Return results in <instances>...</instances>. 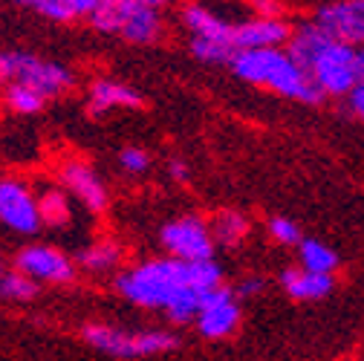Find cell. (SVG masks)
<instances>
[{"instance_id": "cell-1", "label": "cell", "mask_w": 364, "mask_h": 361, "mask_svg": "<svg viewBox=\"0 0 364 361\" xmlns=\"http://www.w3.org/2000/svg\"><path fill=\"white\" fill-rule=\"evenodd\" d=\"M232 72L255 87H266L272 93L304 102V104H318L327 96L321 87L312 81V75L287 53V50H249L237 53L232 61Z\"/></svg>"}, {"instance_id": "cell-2", "label": "cell", "mask_w": 364, "mask_h": 361, "mask_svg": "<svg viewBox=\"0 0 364 361\" xmlns=\"http://www.w3.org/2000/svg\"><path fill=\"white\" fill-rule=\"evenodd\" d=\"M194 286V263L176 260V257H154L142 260L116 278V292L142 309H162L171 303V298Z\"/></svg>"}, {"instance_id": "cell-3", "label": "cell", "mask_w": 364, "mask_h": 361, "mask_svg": "<svg viewBox=\"0 0 364 361\" xmlns=\"http://www.w3.org/2000/svg\"><path fill=\"white\" fill-rule=\"evenodd\" d=\"M96 32L122 35L133 43H156L162 35V15L139 0H102L99 9L87 18Z\"/></svg>"}, {"instance_id": "cell-4", "label": "cell", "mask_w": 364, "mask_h": 361, "mask_svg": "<svg viewBox=\"0 0 364 361\" xmlns=\"http://www.w3.org/2000/svg\"><path fill=\"white\" fill-rule=\"evenodd\" d=\"M81 338L105 352V355H113V358H151V355H165L171 350H176V335L173 333H165V330H136V333H127V330H119V327H110V324H87L81 330Z\"/></svg>"}, {"instance_id": "cell-5", "label": "cell", "mask_w": 364, "mask_h": 361, "mask_svg": "<svg viewBox=\"0 0 364 361\" xmlns=\"http://www.w3.org/2000/svg\"><path fill=\"white\" fill-rule=\"evenodd\" d=\"M0 75L6 78V84H26L38 90L43 99H55L73 87V72L64 64L43 61L23 50H6L0 55Z\"/></svg>"}, {"instance_id": "cell-6", "label": "cell", "mask_w": 364, "mask_h": 361, "mask_svg": "<svg viewBox=\"0 0 364 361\" xmlns=\"http://www.w3.org/2000/svg\"><path fill=\"white\" fill-rule=\"evenodd\" d=\"M159 243L168 252V257L186 260V263H203V260H214V235L211 225L203 217H179L168 225H162L159 232Z\"/></svg>"}, {"instance_id": "cell-7", "label": "cell", "mask_w": 364, "mask_h": 361, "mask_svg": "<svg viewBox=\"0 0 364 361\" xmlns=\"http://www.w3.org/2000/svg\"><path fill=\"white\" fill-rule=\"evenodd\" d=\"M312 81L321 87L324 96L341 99L350 96L358 87V64H355V50L341 41H333L330 47L318 55V61L309 70Z\"/></svg>"}, {"instance_id": "cell-8", "label": "cell", "mask_w": 364, "mask_h": 361, "mask_svg": "<svg viewBox=\"0 0 364 361\" xmlns=\"http://www.w3.org/2000/svg\"><path fill=\"white\" fill-rule=\"evenodd\" d=\"M0 220L9 232L21 237H32L43 229V217H41V203L32 194V188L15 176H6L0 183Z\"/></svg>"}, {"instance_id": "cell-9", "label": "cell", "mask_w": 364, "mask_h": 361, "mask_svg": "<svg viewBox=\"0 0 364 361\" xmlns=\"http://www.w3.org/2000/svg\"><path fill=\"white\" fill-rule=\"evenodd\" d=\"M15 269H21L23 275H29L35 284H73L78 263L70 260L61 249L43 246V243H29L15 252Z\"/></svg>"}, {"instance_id": "cell-10", "label": "cell", "mask_w": 364, "mask_h": 361, "mask_svg": "<svg viewBox=\"0 0 364 361\" xmlns=\"http://www.w3.org/2000/svg\"><path fill=\"white\" fill-rule=\"evenodd\" d=\"M240 324V303H237V295L235 289L229 286H217L211 292H205L203 298V309L197 315V333L203 338H211V341H220V338H229Z\"/></svg>"}, {"instance_id": "cell-11", "label": "cell", "mask_w": 364, "mask_h": 361, "mask_svg": "<svg viewBox=\"0 0 364 361\" xmlns=\"http://www.w3.org/2000/svg\"><path fill=\"white\" fill-rule=\"evenodd\" d=\"M312 21L347 47H364V0H333V4L318 9Z\"/></svg>"}, {"instance_id": "cell-12", "label": "cell", "mask_w": 364, "mask_h": 361, "mask_svg": "<svg viewBox=\"0 0 364 361\" xmlns=\"http://www.w3.org/2000/svg\"><path fill=\"white\" fill-rule=\"evenodd\" d=\"M58 176H61V185H64V188H67V191H70V194H73L90 214H102V211L107 208L110 194H107L105 183L99 179V173L90 168L87 162L70 159V162L61 165Z\"/></svg>"}, {"instance_id": "cell-13", "label": "cell", "mask_w": 364, "mask_h": 361, "mask_svg": "<svg viewBox=\"0 0 364 361\" xmlns=\"http://www.w3.org/2000/svg\"><path fill=\"white\" fill-rule=\"evenodd\" d=\"M292 38V29L281 18H252L243 23H235L232 47L237 53L249 50H284Z\"/></svg>"}, {"instance_id": "cell-14", "label": "cell", "mask_w": 364, "mask_h": 361, "mask_svg": "<svg viewBox=\"0 0 364 361\" xmlns=\"http://www.w3.org/2000/svg\"><path fill=\"white\" fill-rule=\"evenodd\" d=\"M281 286L295 301H321L336 289V278L321 275V272H309L304 266H289L281 272Z\"/></svg>"}, {"instance_id": "cell-15", "label": "cell", "mask_w": 364, "mask_h": 361, "mask_svg": "<svg viewBox=\"0 0 364 361\" xmlns=\"http://www.w3.org/2000/svg\"><path fill=\"white\" fill-rule=\"evenodd\" d=\"M142 104H145V102H142V96L136 93V90H130V87H124V84H119V81L102 78V81H96L93 87H90L87 113L93 116V119H99L102 113L116 110V107L133 110V107H142Z\"/></svg>"}, {"instance_id": "cell-16", "label": "cell", "mask_w": 364, "mask_h": 361, "mask_svg": "<svg viewBox=\"0 0 364 361\" xmlns=\"http://www.w3.org/2000/svg\"><path fill=\"white\" fill-rule=\"evenodd\" d=\"M333 41H336V38H330L315 21H309V23H301V26L292 32V38H289V43H287V53L309 72L312 64L318 61V55H321Z\"/></svg>"}, {"instance_id": "cell-17", "label": "cell", "mask_w": 364, "mask_h": 361, "mask_svg": "<svg viewBox=\"0 0 364 361\" xmlns=\"http://www.w3.org/2000/svg\"><path fill=\"white\" fill-rule=\"evenodd\" d=\"M18 6L38 12L41 18H50L55 23H70V21H81L90 18L102 0H15Z\"/></svg>"}, {"instance_id": "cell-18", "label": "cell", "mask_w": 364, "mask_h": 361, "mask_svg": "<svg viewBox=\"0 0 364 361\" xmlns=\"http://www.w3.org/2000/svg\"><path fill=\"white\" fill-rule=\"evenodd\" d=\"M182 23L194 38H205V41H223V43H232L235 35V23L223 21L220 15H214L211 9L200 6V4H188L182 9Z\"/></svg>"}, {"instance_id": "cell-19", "label": "cell", "mask_w": 364, "mask_h": 361, "mask_svg": "<svg viewBox=\"0 0 364 361\" xmlns=\"http://www.w3.org/2000/svg\"><path fill=\"white\" fill-rule=\"evenodd\" d=\"M208 225H211L214 243L217 246H225V249H237L246 240V235H249V217L240 214V211H235V208L217 211Z\"/></svg>"}, {"instance_id": "cell-20", "label": "cell", "mask_w": 364, "mask_h": 361, "mask_svg": "<svg viewBox=\"0 0 364 361\" xmlns=\"http://www.w3.org/2000/svg\"><path fill=\"white\" fill-rule=\"evenodd\" d=\"M75 263H78V269H84V272H93V275L113 272V269L122 263V246L113 243V240H99L93 246L81 249Z\"/></svg>"}, {"instance_id": "cell-21", "label": "cell", "mask_w": 364, "mask_h": 361, "mask_svg": "<svg viewBox=\"0 0 364 361\" xmlns=\"http://www.w3.org/2000/svg\"><path fill=\"white\" fill-rule=\"evenodd\" d=\"M203 298H205V292H200L197 286L179 289V292L171 298V303L165 306L168 321L176 324V327L194 324V321H197V315H200V309H203Z\"/></svg>"}, {"instance_id": "cell-22", "label": "cell", "mask_w": 364, "mask_h": 361, "mask_svg": "<svg viewBox=\"0 0 364 361\" xmlns=\"http://www.w3.org/2000/svg\"><path fill=\"white\" fill-rule=\"evenodd\" d=\"M298 266L309 269V272H321V275H333L338 269V254L321 243V240H312V237H304V243L298 246Z\"/></svg>"}, {"instance_id": "cell-23", "label": "cell", "mask_w": 364, "mask_h": 361, "mask_svg": "<svg viewBox=\"0 0 364 361\" xmlns=\"http://www.w3.org/2000/svg\"><path fill=\"white\" fill-rule=\"evenodd\" d=\"M38 203H41L43 225H50V229L70 225L73 208H70V194H64V188H47L43 194H38Z\"/></svg>"}, {"instance_id": "cell-24", "label": "cell", "mask_w": 364, "mask_h": 361, "mask_svg": "<svg viewBox=\"0 0 364 361\" xmlns=\"http://www.w3.org/2000/svg\"><path fill=\"white\" fill-rule=\"evenodd\" d=\"M0 295L9 303H29L38 295V284L29 275H23L21 269L12 266L4 272V278H0Z\"/></svg>"}, {"instance_id": "cell-25", "label": "cell", "mask_w": 364, "mask_h": 361, "mask_svg": "<svg viewBox=\"0 0 364 361\" xmlns=\"http://www.w3.org/2000/svg\"><path fill=\"white\" fill-rule=\"evenodd\" d=\"M191 55L203 64H214V67H225L235 61L237 50L232 47V43H223V41H205V38H194L191 41Z\"/></svg>"}, {"instance_id": "cell-26", "label": "cell", "mask_w": 364, "mask_h": 361, "mask_svg": "<svg viewBox=\"0 0 364 361\" xmlns=\"http://www.w3.org/2000/svg\"><path fill=\"white\" fill-rule=\"evenodd\" d=\"M47 99H43L38 90L26 87V84H6V107L18 116H32V113H41Z\"/></svg>"}, {"instance_id": "cell-27", "label": "cell", "mask_w": 364, "mask_h": 361, "mask_svg": "<svg viewBox=\"0 0 364 361\" xmlns=\"http://www.w3.org/2000/svg\"><path fill=\"white\" fill-rule=\"evenodd\" d=\"M266 232L269 237L281 243V246H301L304 243V235L298 229V222L289 220V217H269L266 220Z\"/></svg>"}, {"instance_id": "cell-28", "label": "cell", "mask_w": 364, "mask_h": 361, "mask_svg": "<svg viewBox=\"0 0 364 361\" xmlns=\"http://www.w3.org/2000/svg\"><path fill=\"white\" fill-rule=\"evenodd\" d=\"M119 165L124 173H145L151 168V153L145 148H124L119 153Z\"/></svg>"}, {"instance_id": "cell-29", "label": "cell", "mask_w": 364, "mask_h": 361, "mask_svg": "<svg viewBox=\"0 0 364 361\" xmlns=\"http://www.w3.org/2000/svg\"><path fill=\"white\" fill-rule=\"evenodd\" d=\"M263 286H266V278H260V275H246V278L237 281L235 295H237V298H255V295L263 292Z\"/></svg>"}, {"instance_id": "cell-30", "label": "cell", "mask_w": 364, "mask_h": 361, "mask_svg": "<svg viewBox=\"0 0 364 361\" xmlns=\"http://www.w3.org/2000/svg\"><path fill=\"white\" fill-rule=\"evenodd\" d=\"M249 6L255 9L257 18H281L284 15V6L278 0H249Z\"/></svg>"}, {"instance_id": "cell-31", "label": "cell", "mask_w": 364, "mask_h": 361, "mask_svg": "<svg viewBox=\"0 0 364 361\" xmlns=\"http://www.w3.org/2000/svg\"><path fill=\"white\" fill-rule=\"evenodd\" d=\"M347 107H350V113H353L355 119L364 122V84H361V81H358V87L353 90V93L347 96Z\"/></svg>"}, {"instance_id": "cell-32", "label": "cell", "mask_w": 364, "mask_h": 361, "mask_svg": "<svg viewBox=\"0 0 364 361\" xmlns=\"http://www.w3.org/2000/svg\"><path fill=\"white\" fill-rule=\"evenodd\" d=\"M168 173H171V179H176V183H186L188 179V165H186V159H168Z\"/></svg>"}, {"instance_id": "cell-33", "label": "cell", "mask_w": 364, "mask_h": 361, "mask_svg": "<svg viewBox=\"0 0 364 361\" xmlns=\"http://www.w3.org/2000/svg\"><path fill=\"white\" fill-rule=\"evenodd\" d=\"M355 64H358V81L364 84V47L355 50Z\"/></svg>"}, {"instance_id": "cell-34", "label": "cell", "mask_w": 364, "mask_h": 361, "mask_svg": "<svg viewBox=\"0 0 364 361\" xmlns=\"http://www.w3.org/2000/svg\"><path fill=\"white\" fill-rule=\"evenodd\" d=\"M139 4H145V6H154V9H162L165 4H171V0H139Z\"/></svg>"}]
</instances>
